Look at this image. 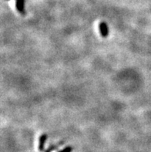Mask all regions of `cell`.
Returning <instances> with one entry per match:
<instances>
[{
	"label": "cell",
	"instance_id": "277c9868",
	"mask_svg": "<svg viewBox=\"0 0 151 152\" xmlns=\"http://www.w3.org/2000/svg\"><path fill=\"white\" fill-rule=\"evenodd\" d=\"M73 147L72 146H67L66 148H64L63 149H62L61 151H59L58 152H72L73 151Z\"/></svg>",
	"mask_w": 151,
	"mask_h": 152
},
{
	"label": "cell",
	"instance_id": "6da1fadb",
	"mask_svg": "<svg viewBox=\"0 0 151 152\" xmlns=\"http://www.w3.org/2000/svg\"><path fill=\"white\" fill-rule=\"evenodd\" d=\"M99 29H100V33L101 37L103 38H107L109 35V28L107 26V23L105 22H101L99 24Z\"/></svg>",
	"mask_w": 151,
	"mask_h": 152
},
{
	"label": "cell",
	"instance_id": "7a4b0ae2",
	"mask_svg": "<svg viewBox=\"0 0 151 152\" xmlns=\"http://www.w3.org/2000/svg\"><path fill=\"white\" fill-rule=\"evenodd\" d=\"M46 140H47V134H43L39 137V151H43L45 149V145H46Z\"/></svg>",
	"mask_w": 151,
	"mask_h": 152
},
{
	"label": "cell",
	"instance_id": "5b68a950",
	"mask_svg": "<svg viewBox=\"0 0 151 152\" xmlns=\"http://www.w3.org/2000/svg\"><path fill=\"white\" fill-rule=\"evenodd\" d=\"M58 148L57 145H53V146L50 147V148H49L47 149V150H46L45 152H51L52 151L55 150V148Z\"/></svg>",
	"mask_w": 151,
	"mask_h": 152
},
{
	"label": "cell",
	"instance_id": "8992f818",
	"mask_svg": "<svg viewBox=\"0 0 151 152\" xmlns=\"http://www.w3.org/2000/svg\"><path fill=\"white\" fill-rule=\"evenodd\" d=\"M6 1H10V0H6Z\"/></svg>",
	"mask_w": 151,
	"mask_h": 152
},
{
	"label": "cell",
	"instance_id": "3957f363",
	"mask_svg": "<svg viewBox=\"0 0 151 152\" xmlns=\"http://www.w3.org/2000/svg\"><path fill=\"white\" fill-rule=\"evenodd\" d=\"M15 7L19 13L25 14L24 0H15Z\"/></svg>",
	"mask_w": 151,
	"mask_h": 152
}]
</instances>
